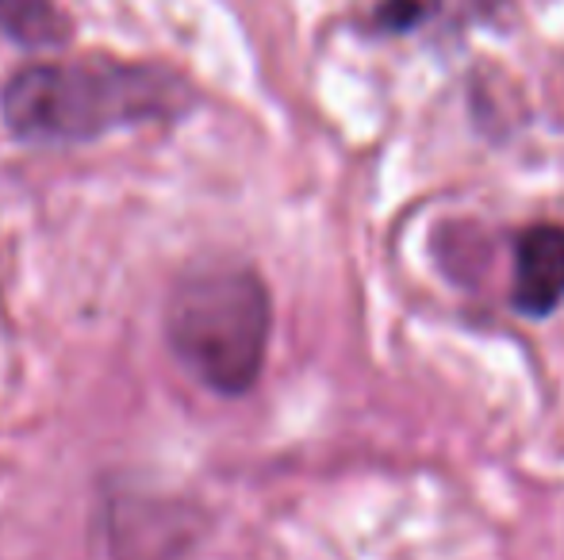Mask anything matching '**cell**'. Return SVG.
Masks as SVG:
<instances>
[{
    "label": "cell",
    "mask_w": 564,
    "mask_h": 560,
    "mask_svg": "<svg viewBox=\"0 0 564 560\" xmlns=\"http://www.w3.org/2000/svg\"><path fill=\"white\" fill-rule=\"evenodd\" d=\"M181 85L112 58L35 62L4 85V123L28 142H85L177 112Z\"/></svg>",
    "instance_id": "cell-1"
},
{
    "label": "cell",
    "mask_w": 564,
    "mask_h": 560,
    "mask_svg": "<svg viewBox=\"0 0 564 560\" xmlns=\"http://www.w3.org/2000/svg\"><path fill=\"white\" fill-rule=\"evenodd\" d=\"M273 304L250 265H193L173 284L165 334L177 361L219 396H246L265 365Z\"/></svg>",
    "instance_id": "cell-2"
},
{
    "label": "cell",
    "mask_w": 564,
    "mask_h": 560,
    "mask_svg": "<svg viewBox=\"0 0 564 560\" xmlns=\"http://www.w3.org/2000/svg\"><path fill=\"white\" fill-rule=\"evenodd\" d=\"M564 304V227L534 223L514 239L511 307L527 319H545Z\"/></svg>",
    "instance_id": "cell-3"
},
{
    "label": "cell",
    "mask_w": 564,
    "mask_h": 560,
    "mask_svg": "<svg viewBox=\"0 0 564 560\" xmlns=\"http://www.w3.org/2000/svg\"><path fill=\"white\" fill-rule=\"evenodd\" d=\"M511 0H431V12L446 31H468L491 23Z\"/></svg>",
    "instance_id": "cell-4"
},
{
    "label": "cell",
    "mask_w": 564,
    "mask_h": 560,
    "mask_svg": "<svg viewBox=\"0 0 564 560\" xmlns=\"http://www.w3.org/2000/svg\"><path fill=\"white\" fill-rule=\"evenodd\" d=\"M423 15H426V4H419V0H384V4L377 8V15H372V23H377L380 31L400 35V31L415 28Z\"/></svg>",
    "instance_id": "cell-5"
},
{
    "label": "cell",
    "mask_w": 564,
    "mask_h": 560,
    "mask_svg": "<svg viewBox=\"0 0 564 560\" xmlns=\"http://www.w3.org/2000/svg\"><path fill=\"white\" fill-rule=\"evenodd\" d=\"M0 4H4V0H0Z\"/></svg>",
    "instance_id": "cell-6"
}]
</instances>
